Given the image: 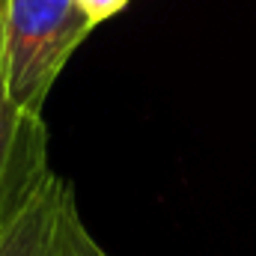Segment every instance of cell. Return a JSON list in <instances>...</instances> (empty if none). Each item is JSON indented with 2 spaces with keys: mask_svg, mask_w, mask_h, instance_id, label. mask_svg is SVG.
<instances>
[{
  "mask_svg": "<svg viewBox=\"0 0 256 256\" xmlns=\"http://www.w3.org/2000/svg\"><path fill=\"white\" fill-rule=\"evenodd\" d=\"M96 24L78 0H6L0 15V84L6 98L42 116L68 57Z\"/></svg>",
  "mask_w": 256,
  "mask_h": 256,
  "instance_id": "1",
  "label": "cell"
},
{
  "mask_svg": "<svg viewBox=\"0 0 256 256\" xmlns=\"http://www.w3.org/2000/svg\"><path fill=\"white\" fill-rule=\"evenodd\" d=\"M51 173L45 120L18 110L0 84V226L39 191Z\"/></svg>",
  "mask_w": 256,
  "mask_h": 256,
  "instance_id": "2",
  "label": "cell"
},
{
  "mask_svg": "<svg viewBox=\"0 0 256 256\" xmlns=\"http://www.w3.org/2000/svg\"><path fill=\"white\" fill-rule=\"evenodd\" d=\"M74 188L63 176L51 173L3 226L0 256H63V236Z\"/></svg>",
  "mask_w": 256,
  "mask_h": 256,
  "instance_id": "3",
  "label": "cell"
},
{
  "mask_svg": "<svg viewBox=\"0 0 256 256\" xmlns=\"http://www.w3.org/2000/svg\"><path fill=\"white\" fill-rule=\"evenodd\" d=\"M63 256H110L96 238L92 232L86 230L80 212H78V202L68 208V218H66V236H63Z\"/></svg>",
  "mask_w": 256,
  "mask_h": 256,
  "instance_id": "4",
  "label": "cell"
},
{
  "mask_svg": "<svg viewBox=\"0 0 256 256\" xmlns=\"http://www.w3.org/2000/svg\"><path fill=\"white\" fill-rule=\"evenodd\" d=\"M80 3V9L86 12V18L98 27L102 21H108V18H114L116 12H122L131 0H78Z\"/></svg>",
  "mask_w": 256,
  "mask_h": 256,
  "instance_id": "5",
  "label": "cell"
},
{
  "mask_svg": "<svg viewBox=\"0 0 256 256\" xmlns=\"http://www.w3.org/2000/svg\"><path fill=\"white\" fill-rule=\"evenodd\" d=\"M3 3H6V0H0V15H3Z\"/></svg>",
  "mask_w": 256,
  "mask_h": 256,
  "instance_id": "6",
  "label": "cell"
}]
</instances>
